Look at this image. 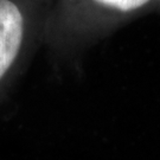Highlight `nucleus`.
Wrapping results in <instances>:
<instances>
[{"label": "nucleus", "instance_id": "nucleus-1", "mask_svg": "<svg viewBox=\"0 0 160 160\" xmlns=\"http://www.w3.org/2000/svg\"><path fill=\"white\" fill-rule=\"evenodd\" d=\"M24 19L16 4L0 0V80L11 68L20 50Z\"/></svg>", "mask_w": 160, "mask_h": 160}, {"label": "nucleus", "instance_id": "nucleus-2", "mask_svg": "<svg viewBox=\"0 0 160 160\" xmlns=\"http://www.w3.org/2000/svg\"><path fill=\"white\" fill-rule=\"evenodd\" d=\"M96 2L122 12L133 11L146 5L149 0H95Z\"/></svg>", "mask_w": 160, "mask_h": 160}]
</instances>
